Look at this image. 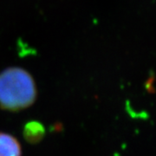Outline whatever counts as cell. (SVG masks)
<instances>
[{"mask_svg":"<svg viewBox=\"0 0 156 156\" xmlns=\"http://www.w3.org/2000/svg\"><path fill=\"white\" fill-rule=\"evenodd\" d=\"M21 146L12 135L0 133V156H21Z\"/></svg>","mask_w":156,"mask_h":156,"instance_id":"7a4b0ae2","label":"cell"},{"mask_svg":"<svg viewBox=\"0 0 156 156\" xmlns=\"http://www.w3.org/2000/svg\"><path fill=\"white\" fill-rule=\"evenodd\" d=\"M37 89L32 76L21 68L6 69L0 74V106L10 111L30 107L36 100Z\"/></svg>","mask_w":156,"mask_h":156,"instance_id":"6da1fadb","label":"cell"},{"mask_svg":"<svg viewBox=\"0 0 156 156\" xmlns=\"http://www.w3.org/2000/svg\"><path fill=\"white\" fill-rule=\"evenodd\" d=\"M44 135L45 128L44 125L37 121L29 122L23 128V137L29 143H38L43 140Z\"/></svg>","mask_w":156,"mask_h":156,"instance_id":"3957f363","label":"cell"}]
</instances>
